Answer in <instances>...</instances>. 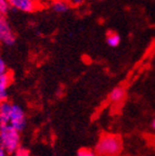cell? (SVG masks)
Returning <instances> with one entry per match:
<instances>
[{
  "mask_svg": "<svg viewBox=\"0 0 155 156\" xmlns=\"http://www.w3.org/2000/svg\"><path fill=\"white\" fill-rule=\"evenodd\" d=\"M11 75L10 73L5 72V73L0 74V101L7 100L8 97V87L11 83Z\"/></svg>",
  "mask_w": 155,
  "mask_h": 156,
  "instance_id": "7",
  "label": "cell"
},
{
  "mask_svg": "<svg viewBox=\"0 0 155 156\" xmlns=\"http://www.w3.org/2000/svg\"><path fill=\"white\" fill-rule=\"evenodd\" d=\"M5 72H7V64H5L2 56L0 55V74L5 73Z\"/></svg>",
  "mask_w": 155,
  "mask_h": 156,
  "instance_id": "15",
  "label": "cell"
},
{
  "mask_svg": "<svg viewBox=\"0 0 155 156\" xmlns=\"http://www.w3.org/2000/svg\"><path fill=\"white\" fill-rule=\"evenodd\" d=\"M0 156H8V152L0 145Z\"/></svg>",
  "mask_w": 155,
  "mask_h": 156,
  "instance_id": "16",
  "label": "cell"
},
{
  "mask_svg": "<svg viewBox=\"0 0 155 156\" xmlns=\"http://www.w3.org/2000/svg\"><path fill=\"white\" fill-rule=\"evenodd\" d=\"M126 97V91L123 87H116L115 89L111 91L109 95V99L113 103H119L125 99Z\"/></svg>",
  "mask_w": 155,
  "mask_h": 156,
  "instance_id": "8",
  "label": "cell"
},
{
  "mask_svg": "<svg viewBox=\"0 0 155 156\" xmlns=\"http://www.w3.org/2000/svg\"><path fill=\"white\" fill-rule=\"evenodd\" d=\"M152 126H153V128H155V119L153 120V124H152Z\"/></svg>",
  "mask_w": 155,
  "mask_h": 156,
  "instance_id": "17",
  "label": "cell"
},
{
  "mask_svg": "<svg viewBox=\"0 0 155 156\" xmlns=\"http://www.w3.org/2000/svg\"><path fill=\"white\" fill-rule=\"evenodd\" d=\"M16 37L8 23L5 14L0 13V42L5 46H13L15 44Z\"/></svg>",
  "mask_w": 155,
  "mask_h": 156,
  "instance_id": "4",
  "label": "cell"
},
{
  "mask_svg": "<svg viewBox=\"0 0 155 156\" xmlns=\"http://www.w3.org/2000/svg\"><path fill=\"white\" fill-rule=\"evenodd\" d=\"M13 154H14V156H31L28 150L25 149V147H21V146Z\"/></svg>",
  "mask_w": 155,
  "mask_h": 156,
  "instance_id": "13",
  "label": "cell"
},
{
  "mask_svg": "<svg viewBox=\"0 0 155 156\" xmlns=\"http://www.w3.org/2000/svg\"><path fill=\"white\" fill-rule=\"evenodd\" d=\"M9 125L11 127H13L19 132L23 131L25 129V126H26V117H25L24 110L20 105L12 104Z\"/></svg>",
  "mask_w": 155,
  "mask_h": 156,
  "instance_id": "3",
  "label": "cell"
},
{
  "mask_svg": "<svg viewBox=\"0 0 155 156\" xmlns=\"http://www.w3.org/2000/svg\"><path fill=\"white\" fill-rule=\"evenodd\" d=\"M9 5L11 8L22 12H34L36 10V2L31 1V0H8Z\"/></svg>",
  "mask_w": 155,
  "mask_h": 156,
  "instance_id": "5",
  "label": "cell"
},
{
  "mask_svg": "<svg viewBox=\"0 0 155 156\" xmlns=\"http://www.w3.org/2000/svg\"><path fill=\"white\" fill-rule=\"evenodd\" d=\"M77 156H97V154L89 147H80L77 152Z\"/></svg>",
  "mask_w": 155,
  "mask_h": 156,
  "instance_id": "11",
  "label": "cell"
},
{
  "mask_svg": "<svg viewBox=\"0 0 155 156\" xmlns=\"http://www.w3.org/2000/svg\"><path fill=\"white\" fill-rule=\"evenodd\" d=\"M106 44L112 48H116L121 44V36L114 32H110L106 35Z\"/></svg>",
  "mask_w": 155,
  "mask_h": 156,
  "instance_id": "10",
  "label": "cell"
},
{
  "mask_svg": "<svg viewBox=\"0 0 155 156\" xmlns=\"http://www.w3.org/2000/svg\"><path fill=\"white\" fill-rule=\"evenodd\" d=\"M66 1L72 7H78V5H81L84 2H86V0H66Z\"/></svg>",
  "mask_w": 155,
  "mask_h": 156,
  "instance_id": "14",
  "label": "cell"
},
{
  "mask_svg": "<svg viewBox=\"0 0 155 156\" xmlns=\"http://www.w3.org/2000/svg\"><path fill=\"white\" fill-rule=\"evenodd\" d=\"M0 145L8 154H13L21 145L20 132L10 125L0 127Z\"/></svg>",
  "mask_w": 155,
  "mask_h": 156,
  "instance_id": "2",
  "label": "cell"
},
{
  "mask_svg": "<svg viewBox=\"0 0 155 156\" xmlns=\"http://www.w3.org/2000/svg\"><path fill=\"white\" fill-rule=\"evenodd\" d=\"M123 150V139L118 134H102L96 147L97 156H118Z\"/></svg>",
  "mask_w": 155,
  "mask_h": 156,
  "instance_id": "1",
  "label": "cell"
},
{
  "mask_svg": "<svg viewBox=\"0 0 155 156\" xmlns=\"http://www.w3.org/2000/svg\"><path fill=\"white\" fill-rule=\"evenodd\" d=\"M9 2H8V0H0V13H2V14H5V13L9 11Z\"/></svg>",
  "mask_w": 155,
  "mask_h": 156,
  "instance_id": "12",
  "label": "cell"
},
{
  "mask_svg": "<svg viewBox=\"0 0 155 156\" xmlns=\"http://www.w3.org/2000/svg\"><path fill=\"white\" fill-rule=\"evenodd\" d=\"M70 3L66 0H54L52 3V9L56 13H65L70 9Z\"/></svg>",
  "mask_w": 155,
  "mask_h": 156,
  "instance_id": "9",
  "label": "cell"
},
{
  "mask_svg": "<svg viewBox=\"0 0 155 156\" xmlns=\"http://www.w3.org/2000/svg\"><path fill=\"white\" fill-rule=\"evenodd\" d=\"M11 108H12V103H10L7 100L0 101V127L9 125Z\"/></svg>",
  "mask_w": 155,
  "mask_h": 156,
  "instance_id": "6",
  "label": "cell"
},
{
  "mask_svg": "<svg viewBox=\"0 0 155 156\" xmlns=\"http://www.w3.org/2000/svg\"><path fill=\"white\" fill-rule=\"evenodd\" d=\"M31 1H34V2H36V1H37V0H31Z\"/></svg>",
  "mask_w": 155,
  "mask_h": 156,
  "instance_id": "18",
  "label": "cell"
}]
</instances>
